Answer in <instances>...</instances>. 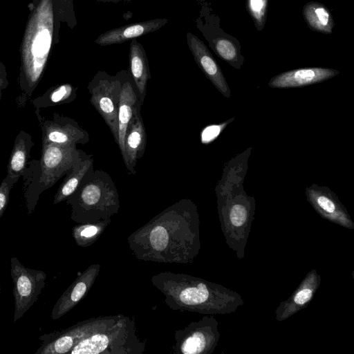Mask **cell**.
Instances as JSON below:
<instances>
[{
    "instance_id": "obj_1",
    "label": "cell",
    "mask_w": 354,
    "mask_h": 354,
    "mask_svg": "<svg viewBox=\"0 0 354 354\" xmlns=\"http://www.w3.org/2000/svg\"><path fill=\"white\" fill-rule=\"evenodd\" d=\"M250 151L248 148L228 162L216 187L226 241L238 254L244 250L255 209L254 198L243 187Z\"/></svg>"
},
{
    "instance_id": "obj_2",
    "label": "cell",
    "mask_w": 354,
    "mask_h": 354,
    "mask_svg": "<svg viewBox=\"0 0 354 354\" xmlns=\"http://www.w3.org/2000/svg\"><path fill=\"white\" fill-rule=\"evenodd\" d=\"M53 23L52 1L41 0L29 21L22 44L18 78L21 93L16 100L19 107L26 104L41 79L50 50Z\"/></svg>"
},
{
    "instance_id": "obj_3",
    "label": "cell",
    "mask_w": 354,
    "mask_h": 354,
    "mask_svg": "<svg viewBox=\"0 0 354 354\" xmlns=\"http://www.w3.org/2000/svg\"><path fill=\"white\" fill-rule=\"evenodd\" d=\"M86 155L76 146L42 143L39 159L29 160L21 175L28 214L34 212L41 194L66 175Z\"/></svg>"
},
{
    "instance_id": "obj_4",
    "label": "cell",
    "mask_w": 354,
    "mask_h": 354,
    "mask_svg": "<svg viewBox=\"0 0 354 354\" xmlns=\"http://www.w3.org/2000/svg\"><path fill=\"white\" fill-rule=\"evenodd\" d=\"M122 79L97 72L88 84L90 102L104 119L115 142H118V112Z\"/></svg>"
},
{
    "instance_id": "obj_5",
    "label": "cell",
    "mask_w": 354,
    "mask_h": 354,
    "mask_svg": "<svg viewBox=\"0 0 354 354\" xmlns=\"http://www.w3.org/2000/svg\"><path fill=\"white\" fill-rule=\"evenodd\" d=\"M10 276L13 281L16 323L37 301L46 285V274L42 270L30 269L21 264L17 258L10 259Z\"/></svg>"
},
{
    "instance_id": "obj_6",
    "label": "cell",
    "mask_w": 354,
    "mask_h": 354,
    "mask_svg": "<svg viewBox=\"0 0 354 354\" xmlns=\"http://www.w3.org/2000/svg\"><path fill=\"white\" fill-rule=\"evenodd\" d=\"M41 131L42 143L66 146L84 145L90 140L88 133L73 118L54 113L52 118L41 115L40 109H35Z\"/></svg>"
},
{
    "instance_id": "obj_7",
    "label": "cell",
    "mask_w": 354,
    "mask_h": 354,
    "mask_svg": "<svg viewBox=\"0 0 354 354\" xmlns=\"http://www.w3.org/2000/svg\"><path fill=\"white\" fill-rule=\"evenodd\" d=\"M308 201L322 217L347 228L353 223L337 196L326 186L313 184L306 188Z\"/></svg>"
},
{
    "instance_id": "obj_8",
    "label": "cell",
    "mask_w": 354,
    "mask_h": 354,
    "mask_svg": "<svg viewBox=\"0 0 354 354\" xmlns=\"http://www.w3.org/2000/svg\"><path fill=\"white\" fill-rule=\"evenodd\" d=\"M141 106L138 102L127 127L124 144L122 158L129 174L132 175L136 174L138 160L142 157L147 144V133L140 113Z\"/></svg>"
},
{
    "instance_id": "obj_9",
    "label": "cell",
    "mask_w": 354,
    "mask_h": 354,
    "mask_svg": "<svg viewBox=\"0 0 354 354\" xmlns=\"http://www.w3.org/2000/svg\"><path fill=\"white\" fill-rule=\"evenodd\" d=\"M187 43L194 59L216 88L225 97L231 95L230 88L217 62L204 43L195 35L187 34Z\"/></svg>"
},
{
    "instance_id": "obj_10",
    "label": "cell",
    "mask_w": 354,
    "mask_h": 354,
    "mask_svg": "<svg viewBox=\"0 0 354 354\" xmlns=\"http://www.w3.org/2000/svg\"><path fill=\"white\" fill-rule=\"evenodd\" d=\"M333 68L313 67L286 71L273 77L268 86L276 88H300L328 80L339 74Z\"/></svg>"
},
{
    "instance_id": "obj_11",
    "label": "cell",
    "mask_w": 354,
    "mask_h": 354,
    "mask_svg": "<svg viewBox=\"0 0 354 354\" xmlns=\"http://www.w3.org/2000/svg\"><path fill=\"white\" fill-rule=\"evenodd\" d=\"M321 283V277L313 270L308 273L299 286L275 310L276 319L283 321L304 308L312 299Z\"/></svg>"
},
{
    "instance_id": "obj_12",
    "label": "cell",
    "mask_w": 354,
    "mask_h": 354,
    "mask_svg": "<svg viewBox=\"0 0 354 354\" xmlns=\"http://www.w3.org/2000/svg\"><path fill=\"white\" fill-rule=\"evenodd\" d=\"M167 21V19H157L116 28L100 35L95 43L100 46L120 44L153 32L160 28Z\"/></svg>"
},
{
    "instance_id": "obj_13",
    "label": "cell",
    "mask_w": 354,
    "mask_h": 354,
    "mask_svg": "<svg viewBox=\"0 0 354 354\" xmlns=\"http://www.w3.org/2000/svg\"><path fill=\"white\" fill-rule=\"evenodd\" d=\"M129 68L136 87L138 101L142 105L146 95L150 72L146 53L142 46L135 39H132L130 45Z\"/></svg>"
},
{
    "instance_id": "obj_14",
    "label": "cell",
    "mask_w": 354,
    "mask_h": 354,
    "mask_svg": "<svg viewBox=\"0 0 354 354\" xmlns=\"http://www.w3.org/2000/svg\"><path fill=\"white\" fill-rule=\"evenodd\" d=\"M138 97L130 80H122L118 112V142L122 156L126 132L138 102Z\"/></svg>"
},
{
    "instance_id": "obj_15",
    "label": "cell",
    "mask_w": 354,
    "mask_h": 354,
    "mask_svg": "<svg viewBox=\"0 0 354 354\" xmlns=\"http://www.w3.org/2000/svg\"><path fill=\"white\" fill-rule=\"evenodd\" d=\"M35 145L32 136L21 130L16 136L7 165V174L19 179L29 160L31 149Z\"/></svg>"
},
{
    "instance_id": "obj_16",
    "label": "cell",
    "mask_w": 354,
    "mask_h": 354,
    "mask_svg": "<svg viewBox=\"0 0 354 354\" xmlns=\"http://www.w3.org/2000/svg\"><path fill=\"white\" fill-rule=\"evenodd\" d=\"M93 169V156L86 155L77 162L59 187L54 197L53 204H57L70 196L77 189L86 174Z\"/></svg>"
},
{
    "instance_id": "obj_17",
    "label": "cell",
    "mask_w": 354,
    "mask_h": 354,
    "mask_svg": "<svg viewBox=\"0 0 354 354\" xmlns=\"http://www.w3.org/2000/svg\"><path fill=\"white\" fill-rule=\"evenodd\" d=\"M77 88L69 83L60 84L50 87L30 102L35 109L71 103L77 97Z\"/></svg>"
},
{
    "instance_id": "obj_18",
    "label": "cell",
    "mask_w": 354,
    "mask_h": 354,
    "mask_svg": "<svg viewBox=\"0 0 354 354\" xmlns=\"http://www.w3.org/2000/svg\"><path fill=\"white\" fill-rule=\"evenodd\" d=\"M303 15L309 27L324 34H330L334 26L328 10L317 2H309L303 9Z\"/></svg>"
},
{
    "instance_id": "obj_19",
    "label": "cell",
    "mask_w": 354,
    "mask_h": 354,
    "mask_svg": "<svg viewBox=\"0 0 354 354\" xmlns=\"http://www.w3.org/2000/svg\"><path fill=\"white\" fill-rule=\"evenodd\" d=\"M213 42L214 51L219 57L236 68H241L243 59L240 55L237 47L231 40L218 38Z\"/></svg>"
},
{
    "instance_id": "obj_20",
    "label": "cell",
    "mask_w": 354,
    "mask_h": 354,
    "mask_svg": "<svg viewBox=\"0 0 354 354\" xmlns=\"http://www.w3.org/2000/svg\"><path fill=\"white\" fill-rule=\"evenodd\" d=\"M109 343L108 337L104 335H95L90 338L80 342L75 346L72 354H98L104 351Z\"/></svg>"
},
{
    "instance_id": "obj_21",
    "label": "cell",
    "mask_w": 354,
    "mask_h": 354,
    "mask_svg": "<svg viewBox=\"0 0 354 354\" xmlns=\"http://www.w3.org/2000/svg\"><path fill=\"white\" fill-rule=\"evenodd\" d=\"M211 292L209 287L204 283L189 287L180 294V301L187 305L203 304L210 299Z\"/></svg>"
},
{
    "instance_id": "obj_22",
    "label": "cell",
    "mask_w": 354,
    "mask_h": 354,
    "mask_svg": "<svg viewBox=\"0 0 354 354\" xmlns=\"http://www.w3.org/2000/svg\"><path fill=\"white\" fill-rule=\"evenodd\" d=\"M268 0H248V12L253 18L258 30H261L266 19Z\"/></svg>"
},
{
    "instance_id": "obj_23",
    "label": "cell",
    "mask_w": 354,
    "mask_h": 354,
    "mask_svg": "<svg viewBox=\"0 0 354 354\" xmlns=\"http://www.w3.org/2000/svg\"><path fill=\"white\" fill-rule=\"evenodd\" d=\"M207 344L205 334L196 331L184 342L181 347L182 352L185 354H198L205 350Z\"/></svg>"
},
{
    "instance_id": "obj_24",
    "label": "cell",
    "mask_w": 354,
    "mask_h": 354,
    "mask_svg": "<svg viewBox=\"0 0 354 354\" xmlns=\"http://www.w3.org/2000/svg\"><path fill=\"white\" fill-rule=\"evenodd\" d=\"M18 178L6 175L0 185V218L4 213L10 198V193Z\"/></svg>"
},
{
    "instance_id": "obj_25",
    "label": "cell",
    "mask_w": 354,
    "mask_h": 354,
    "mask_svg": "<svg viewBox=\"0 0 354 354\" xmlns=\"http://www.w3.org/2000/svg\"><path fill=\"white\" fill-rule=\"evenodd\" d=\"M169 236L162 226L154 227L150 234V243L152 247L158 251L165 249L168 244Z\"/></svg>"
},
{
    "instance_id": "obj_26",
    "label": "cell",
    "mask_w": 354,
    "mask_h": 354,
    "mask_svg": "<svg viewBox=\"0 0 354 354\" xmlns=\"http://www.w3.org/2000/svg\"><path fill=\"white\" fill-rule=\"evenodd\" d=\"M234 118L229 119L218 124L207 127L201 134V140L203 143H208L216 138L229 123L234 120Z\"/></svg>"
},
{
    "instance_id": "obj_27",
    "label": "cell",
    "mask_w": 354,
    "mask_h": 354,
    "mask_svg": "<svg viewBox=\"0 0 354 354\" xmlns=\"http://www.w3.org/2000/svg\"><path fill=\"white\" fill-rule=\"evenodd\" d=\"M86 290V284L84 282H78L69 293L68 301L70 300L73 303H76L82 297Z\"/></svg>"
},
{
    "instance_id": "obj_28",
    "label": "cell",
    "mask_w": 354,
    "mask_h": 354,
    "mask_svg": "<svg viewBox=\"0 0 354 354\" xmlns=\"http://www.w3.org/2000/svg\"><path fill=\"white\" fill-rule=\"evenodd\" d=\"M8 86L7 72L5 66L0 62V100H2V92Z\"/></svg>"
},
{
    "instance_id": "obj_29",
    "label": "cell",
    "mask_w": 354,
    "mask_h": 354,
    "mask_svg": "<svg viewBox=\"0 0 354 354\" xmlns=\"http://www.w3.org/2000/svg\"><path fill=\"white\" fill-rule=\"evenodd\" d=\"M97 232V229L95 226L88 227L81 232V235L84 237H90L95 235Z\"/></svg>"
},
{
    "instance_id": "obj_30",
    "label": "cell",
    "mask_w": 354,
    "mask_h": 354,
    "mask_svg": "<svg viewBox=\"0 0 354 354\" xmlns=\"http://www.w3.org/2000/svg\"><path fill=\"white\" fill-rule=\"evenodd\" d=\"M1 283H0V292H1Z\"/></svg>"
}]
</instances>
